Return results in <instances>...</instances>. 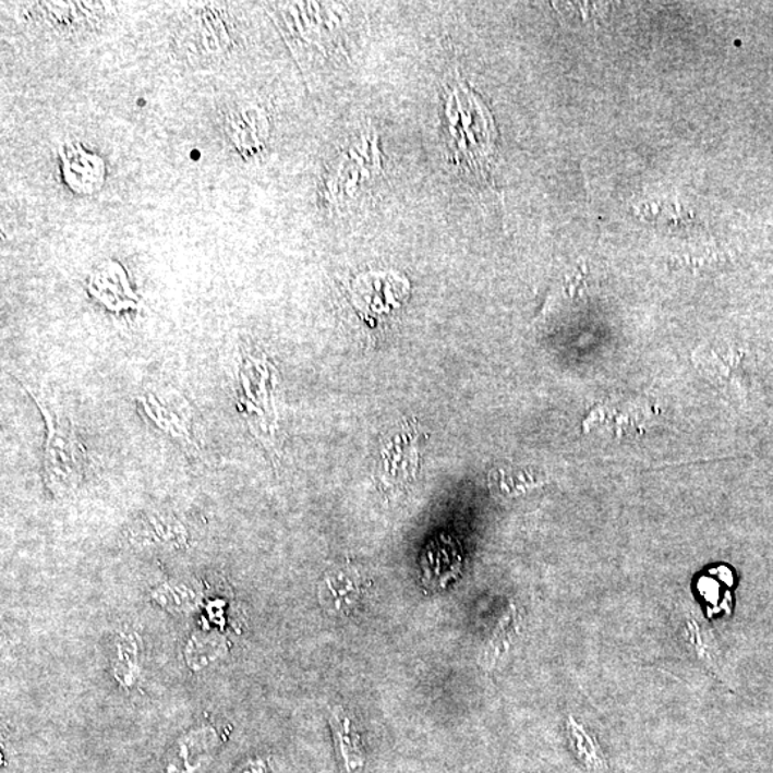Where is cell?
I'll return each instance as SVG.
<instances>
[{
  "label": "cell",
  "mask_w": 773,
  "mask_h": 773,
  "mask_svg": "<svg viewBox=\"0 0 773 773\" xmlns=\"http://www.w3.org/2000/svg\"><path fill=\"white\" fill-rule=\"evenodd\" d=\"M26 25L52 38L80 40L96 34L107 20L100 2H35L24 8Z\"/></svg>",
  "instance_id": "obj_4"
},
{
  "label": "cell",
  "mask_w": 773,
  "mask_h": 773,
  "mask_svg": "<svg viewBox=\"0 0 773 773\" xmlns=\"http://www.w3.org/2000/svg\"><path fill=\"white\" fill-rule=\"evenodd\" d=\"M128 539L136 546L181 548L188 544L185 526L164 511H145L128 528Z\"/></svg>",
  "instance_id": "obj_6"
},
{
  "label": "cell",
  "mask_w": 773,
  "mask_h": 773,
  "mask_svg": "<svg viewBox=\"0 0 773 773\" xmlns=\"http://www.w3.org/2000/svg\"><path fill=\"white\" fill-rule=\"evenodd\" d=\"M460 560L459 548L455 542L442 536L428 544L427 551L424 553L423 565L430 578L445 580L459 570Z\"/></svg>",
  "instance_id": "obj_14"
},
{
  "label": "cell",
  "mask_w": 773,
  "mask_h": 773,
  "mask_svg": "<svg viewBox=\"0 0 773 773\" xmlns=\"http://www.w3.org/2000/svg\"><path fill=\"white\" fill-rule=\"evenodd\" d=\"M268 136L267 113L257 105H238L224 117V138L238 157L245 161L258 158L264 153Z\"/></svg>",
  "instance_id": "obj_5"
},
{
  "label": "cell",
  "mask_w": 773,
  "mask_h": 773,
  "mask_svg": "<svg viewBox=\"0 0 773 773\" xmlns=\"http://www.w3.org/2000/svg\"><path fill=\"white\" fill-rule=\"evenodd\" d=\"M357 597H359V588L349 570L333 571L326 576L319 588V601L329 613H337V615L350 612Z\"/></svg>",
  "instance_id": "obj_12"
},
{
  "label": "cell",
  "mask_w": 773,
  "mask_h": 773,
  "mask_svg": "<svg viewBox=\"0 0 773 773\" xmlns=\"http://www.w3.org/2000/svg\"><path fill=\"white\" fill-rule=\"evenodd\" d=\"M142 409L159 428L191 443L190 404L173 390L149 392L141 399Z\"/></svg>",
  "instance_id": "obj_8"
},
{
  "label": "cell",
  "mask_w": 773,
  "mask_h": 773,
  "mask_svg": "<svg viewBox=\"0 0 773 773\" xmlns=\"http://www.w3.org/2000/svg\"><path fill=\"white\" fill-rule=\"evenodd\" d=\"M217 747V732L209 726L188 732L173 747L168 773H194Z\"/></svg>",
  "instance_id": "obj_9"
},
{
  "label": "cell",
  "mask_w": 773,
  "mask_h": 773,
  "mask_svg": "<svg viewBox=\"0 0 773 773\" xmlns=\"http://www.w3.org/2000/svg\"><path fill=\"white\" fill-rule=\"evenodd\" d=\"M180 57L192 65L222 61L234 48V27L224 3H191L176 32Z\"/></svg>",
  "instance_id": "obj_2"
},
{
  "label": "cell",
  "mask_w": 773,
  "mask_h": 773,
  "mask_svg": "<svg viewBox=\"0 0 773 773\" xmlns=\"http://www.w3.org/2000/svg\"><path fill=\"white\" fill-rule=\"evenodd\" d=\"M138 635L118 633L113 638L111 674L123 689H132L141 678V647Z\"/></svg>",
  "instance_id": "obj_11"
},
{
  "label": "cell",
  "mask_w": 773,
  "mask_h": 773,
  "mask_svg": "<svg viewBox=\"0 0 773 773\" xmlns=\"http://www.w3.org/2000/svg\"><path fill=\"white\" fill-rule=\"evenodd\" d=\"M447 145L452 164L486 180L496 158L497 131L486 104L463 82H452L445 100Z\"/></svg>",
  "instance_id": "obj_1"
},
{
  "label": "cell",
  "mask_w": 773,
  "mask_h": 773,
  "mask_svg": "<svg viewBox=\"0 0 773 773\" xmlns=\"http://www.w3.org/2000/svg\"><path fill=\"white\" fill-rule=\"evenodd\" d=\"M61 164L67 184L77 194L93 195L104 185L107 168L102 158L77 142L62 146Z\"/></svg>",
  "instance_id": "obj_7"
},
{
  "label": "cell",
  "mask_w": 773,
  "mask_h": 773,
  "mask_svg": "<svg viewBox=\"0 0 773 773\" xmlns=\"http://www.w3.org/2000/svg\"><path fill=\"white\" fill-rule=\"evenodd\" d=\"M536 480L520 470L507 471L498 469L491 474L493 491L506 494V496H516V494L524 493L529 487L536 486Z\"/></svg>",
  "instance_id": "obj_15"
},
{
  "label": "cell",
  "mask_w": 773,
  "mask_h": 773,
  "mask_svg": "<svg viewBox=\"0 0 773 773\" xmlns=\"http://www.w3.org/2000/svg\"><path fill=\"white\" fill-rule=\"evenodd\" d=\"M515 611L511 609L505 617H503L500 624H498L496 632H494L491 647L486 651V666L492 669L498 659L503 656L506 649L510 647L511 638H514L516 629Z\"/></svg>",
  "instance_id": "obj_16"
},
{
  "label": "cell",
  "mask_w": 773,
  "mask_h": 773,
  "mask_svg": "<svg viewBox=\"0 0 773 773\" xmlns=\"http://www.w3.org/2000/svg\"><path fill=\"white\" fill-rule=\"evenodd\" d=\"M150 597L164 611L173 615H188L198 609L203 601V589L194 580L172 579L155 588Z\"/></svg>",
  "instance_id": "obj_10"
},
{
  "label": "cell",
  "mask_w": 773,
  "mask_h": 773,
  "mask_svg": "<svg viewBox=\"0 0 773 773\" xmlns=\"http://www.w3.org/2000/svg\"><path fill=\"white\" fill-rule=\"evenodd\" d=\"M227 653V640L218 632H195L188 639L185 661L191 671L207 669Z\"/></svg>",
  "instance_id": "obj_13"
},
{
  "label": "cell",
  "mask_w": 773,
  "mask_h": 773,
  "mask_svg": "<svg viewBox=\"0 0 773 773\" xmlns=\"http://www.w3.org/2000/svg\"><path fill=\"white\" fill-rule=\"evenodd\" d=\"M32 399L38 402L47 422V446H45V482L57 497L75 491L84 479L86 451L81 445L75 430L68 420L55 413L47 401L40 400L34 391L25 387Z\"/></svg>",
  "instance_id": "obj_3"
}]
</instances>
